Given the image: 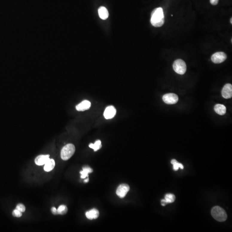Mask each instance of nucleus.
<instances>
[{
  "mask_svg": "<svg viewBox=\"0 0 232 232\" xmlns=\"http://www.w3.org/2000/svg\"><path fill=\"white\" fill-rule=\"evenodd\" d=\"M165 18L164 11L161 7L157 8L153 10L151 14L150 22L155 27H161L164 24Z\"/></svg>",
  "mask_w": 232,
  "mask_h": 232,
  "instance_id": "nucleus-1",
  "label": "nucleus"
},
{
  "mask_svg": "<svg viewBox=\"0 0 232 232\" xmlns=\"http://www.w3.org/2000/svg\"><path fill=\"white\" fill-rule=\"evenodd\" d=\"M211 213L212 217L219 222H225L227 219V215L225 211L219 206H215L212 208Z\"/></svg>",
  "mask_w": 232,
  "mask_h": 232,
  "instance_id": "nucleus-2",
  "label": "nucleus"
},
{
  "mask_svg": "<svg viewBox=\"0 0 232 232\" xmlns=\"http://www.w3.org/2000/svg\"><path fill=\"white\" fill-rule=\"evenodd\" d=\"M75 147L74 144H68L63 147L61 152V157L64 161H67L74 154Z\"/></svg>",
  "mask_w": 232,
  "mask_h": 232,
  "instance_id": "nucleus-3",
  "label": "nucleus"
},
{
  "mask_svg": "<svg viewBox=\"0 0 232 232\" xmlns=\"http://www.w3.org/2000/svg\"><path fill=\"white\" fill-rule=\"evenodd\" d=\"M173 68L175 71L178 74H184L187 70V65L185 62L183 60L178 59L174 62Z\"/></svg>",
  "mask_w": 232,
  "mask_h": 232,
  "instance_id": "nucleus-4",
  "label": "nucleus"
},
{
  "mask_svg": "<svg viewBox=\"0 0 232 232\" xmlns=\"http://www.w3.org/2000/svg\"><path fill=\"white\" fill-rule=\"evenodd\" d=\"M163 100L166 104L172 105L177 103L178 101V97L177 95L174 93H168L163 96Z\"/></svg>",
  "mask_w": 232,
  "mask_h": 232,
  "instance_id": "nucleus-5",
  "label": "nucleus"
},
{
  "mask_svg": "<svg viewBox=\"0 0 232 232\" xmlns=\"http://www.w3.org/2000/svg\"><path fill=\"white\" fill-rule=\"evenodd\" d=\"M227 56L225 53L222 52H217L212 55L211 59L215 64L223 62L227 59Z\"/></svg>",
  "mask_w": 232,
  "mask_h": 232,
  "instance_id": "nucleus-6",
  "label": "nucleus"
},
{
  "mask_svg": "<svg viewBox=\"0 0 232 232\" xmlns=\"http://www.w3.org/2000/svg\"><path fill=\"white\" fill-rule=\"evenodd\" d=\"M129 189L130 187L128 185L123 184L120 185L118 187L117 189L116 193L120 198H124L129 191Z\"/></svg>",
  "mask_w": 232,
  "mask_h": 232,
  "instance_id": "nucleus-7",
  "label": "nucleus"
},
{
  "mask_svg": "<svg viewBox=\"0 0 232 232\" xmlns=\"http://www.w3.org/2000/svg\"><path fill=\"white\" fill-rule=\"evenodd\" d=\"M222 96L226 99H230L232 96V86L230 83L226 84L222 90Z\"/></svg>",
  "mask_w": 232,
  "mask_h": 232,
  "instance_id": "nucleus-8",
  "label": "nucleus"
},
{
  "mask_svg": "<svg viewBox=\"0 0 232 232\" xmlns=\"http://www.w3.org/2000/svg\"><path fill=\"white\" fill-rule=\"evenodd\" d=\"M116 114V110L113 106H108L106 108L104 113V116L106 119L113 118Z\"/></svg>",
  "mask_w": 232,
  "mask_h": 232,
  "instance_id": "nucleus-9",
  "label": "nucleus"
},
{
  "mask_svg": "<svg viewBox=\"0 0 232 232\" xmlns=\"http://www.w3.org/2000/svg\"><path fill=\"white\" fill-rule=\"evenodd\" d=\"M50 159L49 155H39L35 158V163L38 166H42L45 165Z\"/></svg>",
  "mask_w": 232,
  "mask_h": 232,
  "instance_id": "nucleus-10",
  "label": "nucleus"
},
{
  "mask_svg": "<svg viewBox=\"0 0 232 232\" xmlns=\"http://www.w3.org/2000/svg\"><path fill=\"white\" fill-rule=\"evenodd\" d=\"M91 107V103L88 100H84L76 106V109L79 112H83L89 109Z\"/></svg>",
  "mask_w": 232,
  "mask_h": 232,
  "instance_id": "nucleus-11",
  "label": "nucleus"
},
{
  "mask_svg": "<svg viewBox=\"0 0 232 232\" xmlns=\"http://www.w3.org/2000/svg\"><path fill=\"white\" fill-rule=\"evenodd\" d=\"M99 211L95 208L91 209L90 211H88L86 213V218L89 220L97 219L99 217Z\"/></svg>",
  "mask_w": 232,
  "mask_h": 232,
  "instance_id": "nucleus-12",
  "label": "nucleus"
},
{
  "mask_svg": "<svg viewBox=\"0 0 232 232\" xmlns=\"http://www.w3.org/2000/svg\"><path fill=\"white\" fill-rule=\"evenodd\" d=\"M98 13L99 17L103 20H106L109 17V12L105 7H100L98 9Z\"/></svg>",
  "mask_w": 232,
  "mask_h": 232,
  "instance_id": "nucleus-13",
  "label": "nucleus"
},
{
  "mask_svg": "<svg viewBox=\"0 0 232 232\" xmlns=\"http://www.w3.org/2000/svg\"><path fill=\"white\" fill-rule=\"evenodd\" d=\"M214 110L215 112L220 115H224L226 113V108L225 106L221 104H217L214 107Z\"/></svg>",
  "mask_w": 232,
  "mask_h": 232,
  "instance_id": "nucleus-14",
  "label": "nucleus"
},
{
  "mask_svg": "<svg viewBox=\"0 0 232 232\" xmlns=\"http://www.w3.org/2000/svg\"><path fill=\"white\" fill-rule=\"evenodd\" d=\"M44 170L46 172H50L54 169L55 166V162L54 159H50L45 164Z\"/></svg>",
  "mask_w": 232,
  "mask_h": 232,
  "instance_id": "nucleus-15",
  "label": "nucleus"
},
{
  "mask_svg": "<svg viewBox=\"0 0 232 232\" xmlns=\"http://www.w3.org/2000/svg\"><path fill=\"white\" fill-rule=\"evenodd\" d=\"M93 172V170L91 168L88 166L84 167L83 168V170L80 171V174H81L80 178H85L88 176V174L91 173Z\"/></svg>",
  "mask_w": 232,
  "mask_h": 232,
  "instance_id": "nucleus-16",
  "label": "nucleus"
},
{
  "mask_svg": "<svg viewBox=\"0 0 232 232\" xmlns=\"http://www.w3.org/2000/svg\"><path fill=\"white\" fill-rule=\"evenodd\" d=\"M89 147L92 148L94 151H96L102 147V144L100 140H97L94 144L91 143L89 144Z\"/></svg>",
  "mask_w": 232,
  "mask_h": 232,
  "instance_id": "nucleus-17",
  "label": "nucleus"
},
{
  "mask_svg": "<svg viewBox=\"0 0 232 232\" xmlns=\"http://www.w3.org/2000/svg\"><path fill=\"white\" fill-rule=\"evenodd\" d=\"M171 164L173 165V169L174 170L177 171L178 170L179 168H181L183 170L184 169V166L182 164L178 163L176 160H173L171 161Z\"/></svg>",
  "mask_w": 232,
  "mask_h": 232,
  "instance_id": "nucleus-18",
  "label": "nucleus"
},
{
  "mask_svg": "<svg viewBox=\"0 0 232 232\" xmlns=\"http://www.w3.org/2000/svg\"><path fill=\"white\" fill-rule=\"evenodd\" d=\"M57 210L58 215H65L68 212V208L65 205H61L59 206Z\"/></svg>",
  "mask_w": 232,
  "mask_h": 232,
  "instance_id": "nucleus-19",
  "label": "nucleus"
},
{
  "mask_svg": "<svg viewBox=\"0 0 232 232\" xmlns=\"http://www.w3.org/2000/svg\"><path fill=\"white\" fill-rule=\"evenodd\" d=\"M165 199L168 203H172L175 201V196L173 194L168 193L165 195Z\"/></svg>",
  "mask_w": 232,
  "mask_h": 232,
  "instance_id": "nucleus-20",
  "label": "nucleus"
},
{
  "mask_svg": "<svg viewBox=\"0 0 232 232\" xmlns=\"http://www.w3.org/2000/svg\"><path fill=\"white\" fill-rule=\"evenodd\" d=\"M12 214L14 217L19 218V217H21L22 215V212L19 211L17 209H15L13 210Z\"/></svg>",
  "mask_w": 232,
  "mask_h": 232,
  "instance_id": "nucleus-21",
  "label": "nucleus"
},
{
  "mask_svg": "<svg viewBox=\"0 0 232 232\" xmlns=\"http://www.w3.org/2000/svg\"><path fill=\"white\" fill-rule=\"evenodd\" d=\"M16 209H17L19 211H20L21 212H24L25 210V207L24 205L22 204H19L16 206Z\"/></svg>",
  "mask_w": 232,
  "mask_h": 232,
  "instance_id": "nucleus-22",
  "label": "nucleus"
},
{
  "mask_svg": "<svg viewBox=\"0 0 232 232\" xmlns=\"http://www.w3.org/2000/svg\"><path fill=\"white\" fill-rule=\"evenodd\" d=\"M51 212H52V213H53L54 215H58V212H57V208H55V207H52L51 208Z\"/></svg>",
  "mask_w": 232,
  "mask_h": 232,
  "instance_id": "nucleus-23",
  "label": "nucleus"
},
{
  "mask_svg": "<svg viewBox=\"0 0 232 232\" xmlns=\"http://www.w3.org/2000/svg\"><path fill=\"white\" fill-rule=\"evenodd\" d=\"M219 0H210V3L213 5H216L219 3Z\"/></svg>",
  "mask_w": 232,
  "mask_h": 232,
  "instance_id": "nucleus-24",
  "label": "nucleus"
},
{
  "mask_svg": "<svg viewBox=\"0 0 232 232\" xmlns=\"http://www.w3.org/2000/svg\"><path fill=\"white\" fill-rule=\"evenodd\" d=\"M167 204H168V203L165 199L161 200V205H163V206H165V205H167Z\"/></svg>",
  "mask_w": 232,
  "mask_h": 232,
  "instance_id": "nucleus-25",
  "label": "nucleus"
},
{
  "mask_svg": "<svg viewBox=\"0 0 232 232\" xmlns=\"http://www.w3.org/2000/svg\"><path fill=\"white\" fill-rule=\"evenodd\" d=\"M89 181V178H87L85 179V180H84V182L85 183H87L88 182V181Z\"/></svg>",
  "mask_w": 232,
  "mask_h": 232,
  "instance_id": "nucleus-26",
  "label": "nucleus"
},
{
  "mask_svg": "<svg viewBox=\"0 0 232 232\" xmlns=\"http://www.w3.org/2000/svg\"><path fill=\"white\" fill-rule=\"evenodd\" d=\"M231 24H232V18L231 19Z\"/></svg>",
  "mask_w": 232,
  "mask_h": 232,
  "instance_id": "nucleus-27",
  "label": "nucleus"
}]
</instances>
